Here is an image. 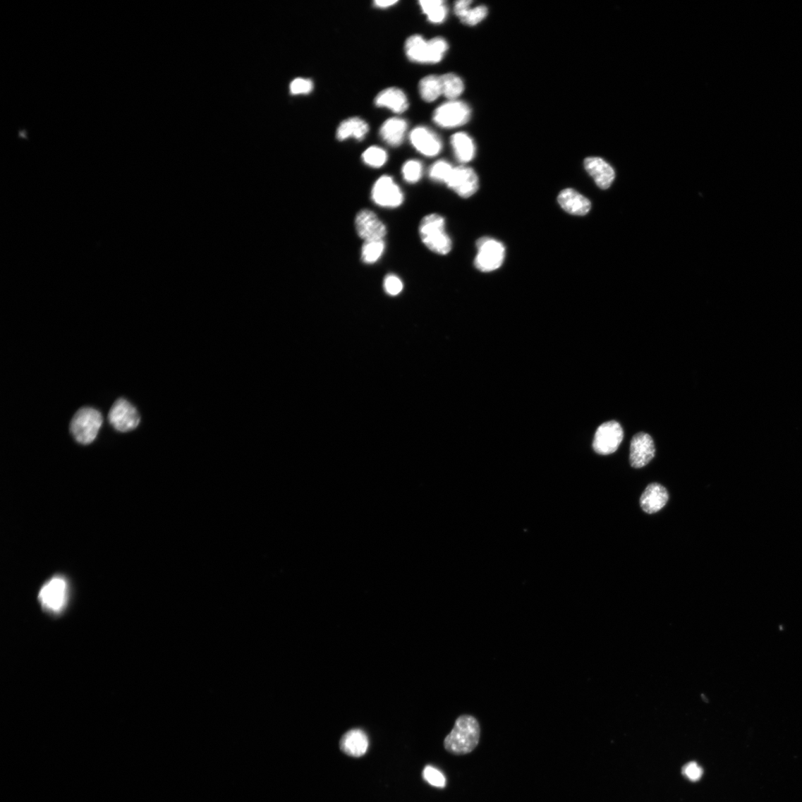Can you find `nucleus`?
<instances>
[{"label":"nucleus","instance_id":"nucleus-30","mask_svg":"<svg viewBox=\"0 0 802 802\" xmlns=\"http://www.w3.org/2000/svg\"><path fill=\"white\" fill-rule=\"evenodd\" d=\"M454 167L451 164L446 161L441 160L436 162L431 166L430 169L429 176L432 181L438 183H443V184L446 185V183L450 174H451L454 170Z\"/></svg>","mask_w":802,"mask_h":802},{"label":"nucleus","instance_id":"nucleus-4","mask_svg":"<svg viewBox=\"0 0 802 802\" xmlns=\"http://www.w3.org/2000/svg\"><path fill=\"white\" fill-rule=\"evenodd\" d=\"M103 423L99 411L91 407H83L74 415L70 431L80 444L87 445L93 442Z\"/></svg>","mask_w":802,"mask_h":802},{"label":"nucleus","instance_id":"nucleus-11","mask_svg":"<svg viewBox=\"0 0 802 802\" xmlns=\"http://www.w3.org/2000/svg\"><path fill=\"white\" fill-rule=\"evenodd\" d=\"M355 225L358 236L365 241L384 239L387 234L386 224L372 210L363 209L357 214Z\"/></svg>","mask_w":802,"mask_h":802},{"label":"nucleus","instance_id":"nucleus-17","mask_svg":"<svg viewBox=\"0 0 802 802\" xmlns=\"http://www.w3.org/2000/svg\"><path fill=\"white\" fill-rule=\"evenodd\" d=\"M340 748L343 753L347 755L358 758L367 752L369 739L360 729L348 730L341 738Z\"/></svg>","mask_w":802,"mask_h":802},{"label":"nucleus","instance_id":"nucleus-19","mask_svg":"<svg viewBox=\"0 0 802 802\" xmlns=\"http://www.w3.org/2000/svg\"><path fill=\"white\" fill-rule=\"evenodd\" d=\"M375 102L376 106L388 108L396 114H402L409 107L405 93L398 88L383 90L377 95Z\"/></svg>","mask_w":802,"mask_h":802},{"label":"nucleus","instance_id":"nucleus-15","mask_svg":"<svg viewBox=\"0 0 802 802\" xmlns=\"http://www.w3.org/2000/svg\"><path fill=\"white\" fill-rule=\"evenodd\" d=\"M584 166L600 189L607 190L611 187L615 178V172L606 161L598 157H589L585 160Z\"/></svg>","mask_w":802,"mask_h":802},{"label":"nucleus","instance_id":"nucleus-26","mask_svg":"<svg viewBox=\"0 0 802 802\" xmlns=\"http://www.w3.org/2000/svg\"><path fill=\"white\" fill-rule=\"evenodd\" d=\"M422 11L432 23H442L446 17L447 10L442 0H420Z\"/></svg>","mask_w":802,"mask_h":802},{"label":"nucleus","instance_id":"nucleus-3","mask_svg":"<svg viewBox=\"0 0 802 802\" xmlns=\"http://www.w3.org/2000/svg\"><path fill=\"white\" fill-rule=\"evenodd\" d=\"M447 49V43L442 37L427 41L420 35H413L407 39L405 44L408 59L419 63H437Z\"/></svg>","mask_w":802,"mask_h":802},{"label":"nucleus","instance_id":"nucleus-5","mask_svg":"<svg viewBox=\"0 0 802 802\" xmlns=\"http://www.w3.org/2000/svg\"><path fill=\"white\" fill-rule=\"evenodd\" d=\"M39 601L42 607L53 614L64 611L68 600V585L63 576H54L41 588Z\"/></svg>","mask_w":802,"mask_h":802},{"label":"nucleus","instance_id":"nucleus-29","mask_svg":"<svg viewBox=\"0 0 802 802\" xmlns=\"http://www.w3.org/2000/svg\"><path fill=\"white\" fill-rule=\"evenodd\" d=\"M401 173L408 184H416L423 176V165L417 160L407 161L402 167Z\"/></svg>","mask_w":802,"mask_h":802},{"label":"nucleus","instance_id":"nucleus-2","mask_svg":"<svg viewBox=\"0 0 802 802\" xmlns=\"http://www.w3.org/2000/svg\"><path fill=\"white\" fill-rule=\"evenodd\" d=\"M421 242L432 252L445 256L452 250V241L446 232L445 219L437 214L421 219L418 229Z\"/></svg>","mask_w":802,"mask_h":802},{"label":"nucleus","instance_id":"nucleus-7","mask_svg":"<svg viewBox=\"0 0 802 802\" xmlns=\"http://www.w3.org/2000/svg\"><path fill=\"white\" fill-rule=\"evenodd\" d=\"M371 198L379 207L397 208L403 203L404 194L392 177L382 176L375 182Z\"/></svg>","mask_w":802,"mask_h":802},{"label":"nucleus","instance_id":"nucleus-28","mask_svg":"<svg viewBox=\"0 0 802 802\" xmlns=\"http://www.w3.org/2000/svg\"><path fill=\"white\" fill-rule=\"evenodd\" d=\"M363 162L369 166L379 168L387 162V152L381 147L373 146L365 150L363 154Z\"/></svg>","mask_w":802,"mask_h":802},{"label":"nucleus","instance_id":"nucleus-35","mask_svg":"<svg viewBox=\"0 0 802 802\" xmlns=\"http://www.w3.org/2000/svg\"><path fill=\"white\" fill-rule=\"evenodd\" d=\"M374 4L377 7L387 8L398 4V1L397 0H377Z\"/></svg>","mask_w":802,"mask_h":802},{"label":"nucleus","instance_id":"nucleus-23","mask_svg":"<svg viewBox=\"0 0 802 802\" xmlns=\"http://www.w3.org/2000/svg\"><path fill=\"white\" fill-rule=\"evenodd\" d=\"M455 156L461 163H468L475 157V148L472 138L463 133H458L451 138Z\"/></svg>","mask_w":802,"mask_h":802},{"label":"nucleus","instance_id":"nucleus-1","mask_svg":"<svg viewBox=\"0 0 802 802\" xmlns=\"http://www.w3.org/2000/svg\"><path fill=\"white\" fill-rule=\"evenodd\" d=\"M480 735V725L475 717L470 715H461L452 731L445 738L444 748L454 755L468 754L477 747Z\"/></svg>","mask_w":802,"mask_h":802},{"label":"nucleus","instance_id":"nucleus-32","mask_svg":"<svg viewBox=\"0 0 802 802\" xmlns=\"http://www.w3.org/2000/svg\"><path fill=\"white\" fill-rule=\"evenodd\" d=\"M384 288L385 291L390 295V296H397V295L402 292L403 284L399 276L390 274L387 275L384 278Z\"/></svg>","mask_w":802,"mask_h":802},{"label":"nucleus","instance_id":"nucleus-16","mask_svg":"<svg viewBox=\"0 0 802 802\" xmlns=\"http://www.w3.org/2000/svg\"><path fill=\"white\" fill-rule=\"evenodd\" d=\"M669 500L667 489L657 483L647 487L640 497V506L644 512L652 514L663 509Z\"/></svg>","mask_w":802,"mask_h":802},{"label":"nucleus","instance_id":"nucleus-13","mask_svg":"<svg viewBox=\"0 0 802 802\" xmlns=\"http://www.w3.org/2000/svg\"><path fill=\"white\" fill-rule=\"evenodd\" d=\"M655 447L649 434L639 432L632 438L630 445V463L639 469L647 466L655 457Z\"/></svg>","mask_w":802,"mask_h":802},{"label":"nucleus","instance_id":"nucleus-34","mask_svg":"<svg viewBox=\"0 0 802 802\" xmlns=\"http://www.w3.org/2000/svg\"><path fill=\"white\" fill-rule=\"evenodd\" d=\"M682 773L689 781L696 782L701 779L703 770L696 762H691L683 767Z\"/></svg>","mask_w":802,"mask_h":802},{"label":"nucleus","instance_id":"nucleus-33","mask_svg":"<svg viewBox=\"0 0 802 802\" xmlns=\"http://www.w3.org/2000/svg\"><path fill=\"white\" fill-rule=\"evenodd\" d=\"M313 87L311 80L297 78L291 82L290 90L293 95L308 94L312 91Z\"/></svg>","mask_w":802,"mask_h":802},{"label":"nucleus","instance_id":"nucleus-20","mask_svg":"<svg viewBox=\"0 0 802 802\" xmlns=\"http://www.w3.org/2000/svg\"><path fill=\"white\" fill-rule=\"evenodd\" d=\"M406 130L407 123L405 120L393 118L382 125L379 134L386 143L396 147L402 144Z\"/></svg>","mask_w":802,"mask_h":802},{"label":"nucleus","instance_id":"nucleus-9","mask_svg":"<svg viewBox=\"0 0 802 802\" xmlns=\"http://www.w3.org/2000/svg\"><path fill=\"white\" fill-rule=\"evenodd\" d=\"M624 439V430L615 420L607 422L597 429L593 442L595 451L607 456L616 451Z\"/></svg>","mask_w":802,"mask_h":802},{"label":"nucleus","instance_id":"nucleus-27","mask_svg":"<svg viewBox=\"0 0 802 802\" xmlns=\"http://www.w3.org/2000/svg\"><path fill=\"white\" fill-rule=\"evenodd\" d=\"M442 95L450 101H454L464 90L462 80L455 74L449 73L440 76Z\"/></svg>","mask_w":802,"mask_h":802},{"label":"nucleus","instance_id":"nucleus-22","mask_svg":"<svg viewBox=\"0 0 802 802\" xmlns=\"http://www.w3.org/2000/svg\"><path fill=\"white\" fill-rule=\"evenodd\" d=\"M368 132L369 125L367 122L359 118H351L340 124L336 130V138L341 142L348 138L362 140Z\"/></svg>","mask_w":802,"mask_h":802},{"label":"nucleus","instance_id":"nucleus-12","mask_svg":"<svg viewBox=\"0 0 802 802\" xmlns=\"http://www.w3.org/2000/svg\"><path fill=\"white\" fill-rule=\"evenodd\" d=\"M446 185L462 198H469L474 195L480 186L475 172L466 166L454 167Z\"/></svg>","mask_w":802,"mask_h":802},{"label":"nucleus","instance_id":"nucleus-31","mask_svg":"<svg viewBox=\"0 0 802 802\" xmlns=\"http://www.w3.org/2000/svg\"><path fill=\"white\" fill-rule=\"evenodd\" d=\"M423 777L425 781L432 786L443 788L446 785V778L444 774L433 767L427 766L424 770Z\"/></svg>","mask_w":802,"mask_h":802},{"label":"nucleus","instance_id":"nucleus-10","mask_svg":"<svg viewBox=\"0 0 802 802\" xmlns=\"http://www.w3.org/2000/svg\"><path fill=\"white\" fill-rule=\"evenodd\" d=\"M109 423L116 430L126 432L135 430L140 418L136 408L129 401L120 399L112 405L109 413Z\"/></svg>","mask_w":802,"mask_h":802},{"label":"nucleus","instance_id":"nucleus-25","mask_svg":"<svg viewBox=\"0 0 802 802\" xmlns=\"http://www.w3.org/2000/svg\"><path fill=\"white\" fill-rule=\"evenodd\" d=\"M386 249L384 239L365 241L361 248V260L363 263L372 265L382 257Z\"/></svg>","mask_w":802,"mask_h":802},{"label":"nucleus","instance_id":"nucleus-6","mask_svg":"<svg viewBox=\"0 0 802 802\" xmlns=\"http://www.w3.org/2000/svg\"><path fill=\"white\" fill-rule=\"evenodd\" d=\"M478 253L475 266L478 270L487 273L499 269L505 257V248L497 239L483 237L477 241Z\"/></svg>","mask_w":802,"mask_h":802},{"label":"nucleus","instance_id":"nucleus-24","mask_svg":"<svg viewBox=\"0 0 802 802\" xmlns=\"http://www.w3.org/2000/svg\"><path fill=\"white\" fill-rule=\"evenodd\" d=\"M419 92L422 99L426 102H433L442 95L440 77L429 75L419 83Z\"/></svg>","mask_w":802,"mask_h":802},{"label":"nucleus","instance_id":"nucleus-8","mask_svg":"<svg viewBox=\"0 0 802 802\" xmlns=\"http://www.w3.org/2000/svg\"><path fill=\"white\" fill-rule=\"evenodd\" d=\"M470 117V109L466 103L449 101L436 109L433 121L442 128L450 129L466 124Z\"/></svg>","mask_w":802,"mask_h":802},{"label":"nucleus","instance_id":"nucleus-21","mask_svg":"<svg viewBox=\"0 0 802 802\" xmlns=\"http://www.w3.org/2000/svg\"><path fill=\"white\" fill-rule=\"evenodd\" d=\"M470 0H460L455 4V13L461 21L468 25H475L482 22L487 16V8L485 6L471 8Z\"/></svg>","mask_w":802,"mask_h":802},{"label":"nucleus","instance_id":"nucleus-14","mask_svg":"<svg viewBox=\"0 0 802 802\" xmlns=\"http://www.w3.org/2000/svg\"><path fill=\"white\" fill-rule=\"evenodd\" d=\"M411 140L413 147L427 157L437 156L442 149V144L438 135L424 126H418L412 131Z\"/></svg>","mask_w":802,"mask_h":802},{"label":"nucleus","instance_id":"nucleus-18","mask_svg":"<svg viewBox=\"0 0 802 802\" xmlns=\"http://www.w3.org/2000/svg\"><path fill=\"white\" fill-rule=\"evenodd\" d=\"M558 202L567 213L575 216H585L592 208L590 201L573 189L561 191L558 196Z\"/></svg>","mask_w":802,"mask_h":802}]
</instances>
